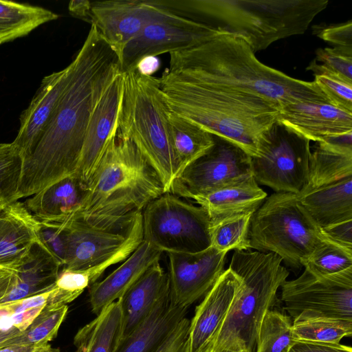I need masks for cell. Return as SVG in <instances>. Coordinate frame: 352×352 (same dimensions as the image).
<instances>
[{"instance_id":"cell-1","label":"cell","mask_w":352,"mask_h":352,"mask_svg":"<svg viewBox=\"0 0 352 352\" xmlns=\"http://www.w3.org/2000/svg\"><path fill=\"white\" fill-rule=\"evenodd\" d=\"M69 65L67 82L23 159L16 201L77 173L94 108L122 73L117 55L93 25Z\"/></svg>"},{"instance_id":"cell-2","label":"cell","mask_w":352,"mask_h":352,"mask_svg":"<svg viewBox=\"0 0 352 352\" xmlns=\"http://www.w3.org/2000/svg\"><path fill=\"white\" fill-rule=\"evenodd\" d=\"M249 43L226 32L196 47L170 53L168 70L194 81L266 98L281 106L296 101L329 102L313 82L300 80L260 62Z\"/></svg>"},{"instance_id":"cell-3","label":"cell","mask_w":352,"mask_h":352,"mask_svg":"<svg viewBox=\"0 0 352 352\" xmlns=\"http://www.w3.org/2000/svg\"><path fill=\"white\" fill-rule=\"evenodd\" d=\"M160 85L169 110L210 133L257 155L263 134L278 120L280 106L263 96L192 80L166 70Z\"/></svg>"},{"instance_id":"cell-4","label":"cell","mask_w":352,"mask_h":352,"mask_svg":"<svg viewBox=\"0 0 352 352\" xmlns=\"http://www.w3.org/2000/svg\"><path fill=\"white\" fill-rule=\"evenodd\" d=\"M160 8L243 37L254 53L302 34L328 0H153Z\"/></svg>"},{"instance_id":"cell-5","label":"cell","mask_w":352,"mask_h":352,"mask_svg":"<svg viewBox=\"0 0 352 352\" xmlns=\"http://www.w3.org/2000/svg\"><path fill=\"white\" fill-rule=\"evenodd\" d=\"M164 193L156 172L129 140L116 136L90 179L73 214L91 223L111 226L142 211Z\"/></svg>"},{"instance_id":"cell-6","label":"cell","mask_w":352,"mask_h":352,"mask_svg":"<svg viewBox=\"0 0 352 352\" xmlns=\"http://www.w3.org/2000/svg\"><path fill=\"white\" fill-rule=\"evenodd\" d=\"M166 106L158 78L135 69L124 73V93L117 136L131 141L156 172L164 193L179 174Z\"/></svg>"},{"instance_id":"cell-7","label":"cell","mask_w":352,"mask_h":352,"mask_svg":"<svg viewBox=\"0 0 352 352\" xmlns=\"http://www.w3.org/2000/svg\"><path fill=\"white\" fill-rule=\"evenodd\" d=\"M272 252L235 250L229 269L239 286L228 315L210 347L212 352L232 343H240L254 352L259 328L266 313L274 305L279 287L289 272Z\"/></svg>"},{"instance_id":"cell-8","label":"cell","mask_w":352,"mask_h":352,"mask_svg":"<svg viewBox=\"0 0 352 352\" xmlns=\"http://www.w3.org/2000/svg\"><path fill=\"white\" fill-rule=\"evenodd\" d=\"M250 248L272 252L294 270L300 260L327 240L299 201L298 195L278 192L266 197L252 214Z\"/></svg>"},{"instance_id":"cell-9","label":"cell","mask_w":352,"mask_h":352,"mask_svg":"<svg viewBox=\"0 0 352 352\" xmlns=\"http://www.w3.org/2000/svg\"><path fill=\"white\" fill-rule=\"evenodd\" d=\"M143 241L166 253H197L211 246L206 210L166 192L142 210Z\"/></svg>"},{"instance_id":"cell-10","label":"cell","mask_w":352,"mask_h":352,"mask_svg":"<svg viewBox=\"0 0 352 352\" xmlns=\"http://www.w3.org/2000/svg\"><path fill=\"white\" fill-rule=\"evenodd\" d=\"M310 141L277 120L263 135L251 170L256 182L276 192L300 195L306 186Z\"/></svg>"},{"instance_id":"cell-11","label":"cell","mask_w":352,"mask_h":352,"mask_svg":"<svg viewBox=\"0 0 352 352\" xmlns=\"http://www.w3.org/2000/svg\"><path fill=\"white\" fill-rule=\"evenodd\" d=\"M281 300L293 320L314 318L352 320V267L317 277L305 270L281 285Z\"/></svg>"},{"instance_id":"cell-12","label":"cell","mask_w":352,"mask_h":352,"mask_svg":"<svg viewBox=\"0 0 352 352\" xmlns=\"http://www.w3.org/2000/svg\"><path fill=\"white\" fill-rule=\"evenodd\" d=\"M226 32L161 8L160 13L125 47L121 59L122 71L134 70L144 57L192 48Z\"/></svg>"},{"instance_id":"cell-13","label":"cell","mask_w":352,"mask_h":352,"mask_svg":"<svg viewBox=\"0 0 352 352\" xmlns=\"http://www.w3.org/2000/svg\"><path fill=\"white\" fill-rule=\"evenodd\" d=\"M212 137V146L175 179L170 193L191 199L252 175L248 153L224 138Z\"/></svg>"},{"instance_id":"cell-14","label":"cell","mask_w":352,"mask_h":352,"mask_svg":"<svg viewBox=\"0 0 352 352\" xmlns=\"http://www.w3.org/2000/svg\"><path fill=\"white\" fill-rule=\"evenodd\" d=\"M135 214L111 226L91 223L75 215L62 221L67 244L66 261L62 269L87 268L111 256L127 239Z\"/></svg>"},{"instance_id":"cell-15","label":"cell","mask_w":352,"mask_h":352,"mask_svg":"<svg viewBox=\"0 0 352 352\" xmlns=\"http://www.w3.org/2000/svg\"><path fill=\"white\" fill-rule=\"evenodd\" d=\"M172 302L188 308L204 296L224 272L227 253L210 246L197 253H166Z\"/></svg>"},{"instance_id":"cell-16","label":"cell","mask_w":352,"mask_h":352,"mask_svg":"<svg viewBox=\"0 0 352 352\" xmlns=\"http://www.w3.org/2000/svg\"><path fill=\"white\" fill-rule=\"evenodd\" d=\"M161 11L151 0L91 1L90 24L94 26L121 64L127 45Z\"/></svg>"},{"instance_id":"cell-17","label":"cell","mask_w":352,"mask_h":352,"mask_svg":"<svg viewBox=\"0 0 352 352\" xmlns=\"http://www.w3.org/2000/svg\"><path fill=\"white\" fill-rule=\"evenodd\" d=\"M123 93L122 72L107 88L91 114L76 173L87 186L108 146L117 136Z\"/></svg>"},{"instance_id":"cell-18","label":"cell","mask_w":352,"mask_h":352,"mask_svg":"<svg viewBox=\"0 0 352 352\" xmlns=\"http://www.w3.org/2000/svg\"><path fill=\"white\" fill-rule=\"evenodd\" d=\"M278 120L295 133L316 142L352 133V112L328 102L287 103L280 107Z\"/></svg>"},{"instance_id":"cell-19","label":"cell","mask_w":352,"mask_h":352,"mask_svg":"<svg viewBox=\"0 0 352 352\" xmlns=\"http://www.w3.org/2000/svg\"><path fill=\"white\" fill-rule=\"evenodd\" d=\"M240 282L229 269L196 307L190 320L188 352H207L220 330L232 303Z\"/></svg>"},{"instance_id":"cell-20","label":"cell","mask_w":352,"mask_h":352,"mask_svg":"<svg viewBox=\"0 0 352 352\" xmlns=\"http://www.w3.org/2000/svg\"><path fill=\"white\" fill-rule=\"evenodd\" d=\"M169 292L168 273L160 261H156L118 300L122 311L120 342L144 321L160 299Z\"/></svg>"},{"instance_id":"cell-21","label":"cell","mask_w":352,"mask_h":352,"mask_svg":"<svg viewBox=\"0 0 352 352\" xmlns=\"http://www.w3.org/2000/svg\"><path fill=\"white\" fill-rule=\"evenodd\" d=\"M38 220L18 201L0 212V267L13 270L28 255L37 236Z\"/></svg>"},{"instance_id":"cell-22","label":"cell","mask_w":352,"mask_h":352,"mask_svg":"<svg viewBox=\"0 0 352 352\" xmlns=\"http://www.w3.org/2000/svg\"><path fill=\"white\" fill-rule=\"evenodd\" d=\"M162 254L143 241L118 268L90 286L92 311L97 316L118 300L150 266L160 261Z\"/></svg>"},{"instance_id":"cell-23","label":"cell","mask_w":352,"mask_h":352,"mask_svg":"<svg viewBox=\"0 0 352 352\" xmlns=\"http://www.w3.org/2000/svg\"><path fill=\"white\" fill-rule=\"evenodd\" d=\"M70 73V65L45 76L29 106L21 113L18 134L12 142L23 159L49 120L63 91Z\"/></svg>"},{"instance_id":"cell-24","label":"cell","mask_w":352,"mask_h":352,"mask_svg":"<svg viewBox=\"0 0 352 352\" xmlns=\"http://www.w3.org/2000/svg\"><path fill=\"white\" fill-rule=\"evenodd\" d=\"M266 197L267 193L250 175L191 199L206 210L212 223L230 216L254 213Z\"/></svg>"},{"instance_id":"cell-25","label":"cell","mask_w":352,"mask_h":352,"mask_svg":"<svg viewBox=\"0 0 352 352\" xmlns=\"http://www.w3.org/2000/svg\"><path fill=\"white\" fill-rule=\"evenodd\" d=\"M186 311L187 308L172 302L169 292L144 321L119 342L114 352H155L186 317Z\"/></svg>"},{"instance_id":"cell-26","label":"cell","mask_w":352,"mask_h":352,"mask_svg":"<svg viewBox=\"0 0 352 352\" xmlns=\"http://www.w3.org/2000/svg\"><path fill=\"white\" fill-rule=\"evenodd\" d=\"M60 265L38 240L28 255L12 271V287L0 304L21 300L46 292L55 285Z\"/></svg>"},{"instance_id":"cell-27","label":"cell","mask_w":352,"mask_h":352,"mask_svg":"<svg viewBox=\"0 0 352 352\" xmlns=\"http://www.w3.org/2000/svg\"><path fill=\"white\" fill-rule=\"evenodd\" d=\"M352 176V133L318 142L311 152L308 182L300 194Z\"/></svg>"},{"instance_id":"cell-28","label":"cell","mask_w":352,"mask_h":352,"mask_svg":"<svg viewBox=\"0 0 352 352\" xmlns=\"http://www.w3.org/2000/svg\"><path fill=\"white\" fill-rule=\"evenodd\" d=\"M87 190V185L74 174L32 195L24 205L38 220L62 222L78 210Z\"/></svg>"},{"instance_id":"cell-29","label":"cell","mask_w":352,"mask_h":352,"mask_svg":"<svg viewBox=\"0 0 352 352\" xmlns=\"http://www.w3.org/2000/svg\"><path fill=\"white\" fill-rule=\"evenodd\" d=\"M298 197L321 229L352 220V176L298 195Z\"/></svg>"},{"instance_id":"cell-30","label":"cell","mask_w":352,"mask_h":352,"mask_svg":"<svg viewBox=\"0 0 352 352\" xmlns=\"http://www.w3.org/2000/svg\"><path fill=\"white\" fill-rule=\"evenodd\" d=\"M121 331L122 311L116 300L78 331L74 344L79 352H114Z\"/></svg>"},{"instance_id":"cell-31","label":"cell","mask_w":352,"mask_h":352,"mask_svg":"<svg viewBox=\"0 0 352 352\" xmlns=\"http://www.w3.org/2000/svg\"><path fill=\"white\" fill-rule=\"evenodd\" d=\"M168 122L171 143L178 164L179 175L212 146L213 137L198 124L170 110Z\"/></svg>"},{"instance_id":"cell-32","label":"cell","mask_w":352,"mask_h":352,"mask_svg":"<svg viewBox=\"0 0 352 352\" xmlns=\"http://www.w3.org/2000/svg\"><path fill=\"white\" fill-rule=\"evenodd\" d=\"M58 18V14L42 7L0 0V45Z\"/></svg>"},{"instance_id":"cell-33","label":"cell","mask_w":352,"mask_h":352,"mask_svg":"<svg viewBox=\"0 0 352 352\" xmlns=\"http://www.w3.org/2000/svg\"><path fill=\"white\" fill-rule=\"evenodd\" d=\"M67 310V305H45L24 331L8 340L6 346L24 345L37 347L48 344L56 336Z\"/></svg>"},{"instance_id":"cell-34","label":"cell","mask_w":352,"mask_h":352,"mask_svg":"<svg viewBox=\"0 0 352 352\" xmlns=\"http://www.w3.org/2000/svg\"><path fill=\"white\" fill-rule=\"evenodd\" d=\"M295 342H312L338 344L352 334V320L314 318L292 321Z\"/></svg>"},{"instance_id":"cell-35","label":"cell","mask_w":352,"mask_h":352,"mask_svg":"<svg viewBox=\"0 0 352 352\" xmlns=\"http://www.w3.org/2000/svg\"><path fill=\"white\" fill-rule=\"evenodd\" d=\"M253 213L230 216L212 222L210 226L211 246L220 252L234 250H250L249 228Z\"/></svg>"},{"instance_id":"cell-36","label":"cell","mask_w":352,"mask_h":352,"mask_svg":"<svg viewBox=\"0 0 352 352\" xmlns=\"http://www.w3.org/2000/svg\"><path fill=\"white\" fill-rule=\"evenodd\" d=\"M292 319L276 310H269L259 328L254 352H289L295 342Z\"/></svg>"},{"instance_id":"cell-37","label":"cell","mask_w":352,"mask_h":352,"mask_svg":"<svg viewBox=\"0 0 352 352\" xmlns=\"http://www.w3.org/2000/svg\"><path fill=\"white\" fill-rule=\"evenodd\" d=\"M300 263L315 276L331 275L352 267V250L326 240L303 257Z\"/></svg>"},{"instance_id":"cell-38","label":"cell","mask_w":352,"mask_h":352,"mask_svg":"<svg viewBox=\"0 0 352 352\" xmlns=\"http://www.w3.org/2000/svg\"><path fill=\"white\" fill-rule=\"evenodd\" d=\"M126 257L125 251L120 248L95 265L76 270L61 269L54 286L74 300L85 288L95 283L108 267L123 261Z\"/></svg>"},{"instance_id":"cell-39","label":"cell","mask_w":352,"mask_h":352,"mask_svg":"<svg viewBox=\"0 0 352 352\" xmlns=\"http://www.w3.org/2000/svg\"><path fill=\"white\" fill-rule=\"evenodd\" d=\"M306 69L314 74V82L332 104L352 112V82L318 64L316 59L311 61Z\"/></svg>"},{"instance_id":"cell-40","label":"cell","mask_w":352,"mask_h":352,"mask_svg":"<svg viewBox=\"0 0 352 352\" xmlns=\"http://www.w3.org/2000/svg\"><path fill=\"white\" fill-rule=\"evenodd\" d=\"M23 157L13 143H0V202L16 201Z\"/></svg>"},{"instance_id":"cell-41","label":"cell","mask_w":352,"mask_h":352,"mask_svg":"<svg viewBox=\"0 0 352 352\" xmlns=\"http://www.w3.org/2000/svg\"><path fill=\"white\" fill-rule=\"evenodd\" d=\"M37 236L62 269L65 264L67 256L66 237L63 222L38 220Z\"/></svg>"},{"instance_id":"cell-42","label":"cell","mask_w":352,"mask_h":352,"mask_svg":"<svg viewBox=\"0 0 352 352\" xmlns=\"http://www.w3.org/2000/svg\"><path fill=\"white\" fill-rule=\"evenodd\" d=\"M313 28V34L352 55V21L338 24H320Z\"/></svg>"},{"instance_id":"cell-43","label":"cell","mask_w":352,"mask_h":352,"mask_svg":"<svg viewBox=\"0 0 352 352\" xmlns=\"http://www.w3.org/2000/svg\"><path fill=\"white\" fill-rule=\"evenodd\" d=\"M316 55V61L352 82V55L337 47L318 48Z\"/></svg>"},{"instance_id":"cell-44","label":"cell","mask_w":352,"mask_h":352,"mask_svg":"<svg viewBox=\"0 0 352 352\" xmlns=\"http://www.w3.org/2000/svg\"><path fill=\"white\" fill-rule=\"evenodd\" d=\"M189 326L185 317L155 352H188Z\"/></svg>"},{"instance_id":"cell-45","label":"cell","mask_w":352,"mask_h":352,"mask_svg":"<svg viewBox=\"0 0 352 352\" xmlns=\"http://www.w3.org/2000/svg\"><path fill=\"white\" fill-rule=\"evenodd\" d=\"M322 230L327 240L352 250V220L331 226Z\"/></svg>"},{"instance_id":"cell-46","label":"cell","mask_w":352,"mask_h":352,"mask_svg":"<svg viewBox=\"0 0 352 352\" xmlns=\"http://www.w3.org/2000/svg\"><path fill=\"white\" fill-rule=\"evenodd\" d=\"M289 352H352L351 346L332 343L295 342Z\"/></svg>"},{"instance_id":"cell-47","label":"cell","mask_w":352,"mask_h":352,"mask_svg":"<svg viewBox=\"0 0 352 352\" xmlns=\"http://www.w3.org/2000/svg\"><path fill=\"white\" fill-rule=\"evenodd\" d=\"M45 306L31 309L20 314L9 316L11 324L17 328L20 331H24L32 323Z\"/></svg>"},{"instance_id":"cell-48","label":"cell","mask_w":352,"mask_h":352,"mask_svg":"<svg viewBox=\"0 0 352 352\" xmlns=\"http://www.w3.org/2000/svg\"><path fill=\"white\" fill-rule=\"evenodd\" d=\"M91 1L88 0H72L69 3V12L74 17L90 23Z\"/></svg>"},{"instance_id":"cell-49","label":"cell","mask_w":352,"mask_h":352,"mask_svg":"<svg viewBox=\"0 0 352 352\" xmlns=\"http://www.w3.org/2000/svg\"><path fill=\"white\" fill-rule=\"evenodd\" d=\"M160 67V61L157 56H150L142 58L137 63L135 69L140 74L153 76Z\"/></svg>"},{"instance_id":"cell-50","label":"cell","mask_w":352,"mask_h":352,"mask_svg":"<svg viewBox=\"0 0 352 352\" xmlns=\"http://www.w3.org/2000/svg\"><path fill=\"white\" fill-rule=\"evenodd\" d=\"M14 278V274L12 270L0 267V302L10 292Z\"/></svg>"},{"instance_id":"cell-51","label":"cell","mask_w":352,"mask_h":352,"mask_svg":"<svg viewBox=\"0 0 352 352\" xmlns=\"http://www.w3.org/2000/svg\"><path fill=\"white\" fill-rule=\"evenodd\" d=\"M21 331L12 326L0 331V349L5 347L6 342L11 338L18 336Z\"/></svg>"},{"instance_id":"cell-52","label":"cell","mask_w":352,"mask_h":352,"mask_svg":"<svg viewBox=\"0 0 352 352\" xmlns=\"http://www.w3.org/2000/svg\"><path fill=\"white\" fill-rule=\"evenodd\" d=\"M212 352H250L244 345L240 343H232L226 346L218 349Z\"/></svg>"},{"instance_id":"cell-53","label":"cell","mask_w":352,"mask_h":352,"mask_svg":"<svg viewBox=\"0 0 352 352\" xmlns=\"http://www.w3.org/2000/svg\"><path fill=\"white\" fill-rule=\"evenodd\" d=\"M36 347L24 345H10L0 349V352H32Z\"/></svg>"},{"instance_id":"cell-54","label":"cell","mask_w":352,"mask_h":352,"mask_svg":"<svg viewBox=\"0 0 352 352\" xmlns=\"http://www.w3.org/2000/svg\"><path fill=\"white\" fill-rule=\"evenodd\" d=\"M32 352H60L58 349L52 348L50 344H47L36 347Z\"/></svg>"},{"instance_id":"cell-55","label":"cell","mask_w":352,"mask_h":352,"mask_svg":"<svg viewBox=\"0 0 352 352\" xmlns=\"http://www.w3.org/2000/svg\"><path fill=\"white\" fill-rule=\"evenodd\" d=\"M6 205H7V204H6L1 203V202H0V212H1V210L3 209V208L5 206H6Z\"/></svg>"},{"instance_id":"cell-56","label":"cell","mask_w":352,"mask_h":352,"mask_svg":"<svg viewBox=\"0 0 352 352\" xmlns=\"http://www.w3.org/2000/svg\"><path fill=\"white\" fill-rule=\"evenodd\" d=\"M1 329H1V325H0V331H1Z\"/></svg>"},{"instance_id":"cell-57","label":"cell","mask_w":352,"mask_h":352,"mask_svg":"<svg viewBox=\"0 0 352 352\" xmlns=\"http://www.w3.org/2000/svg\"><path fill=\"white\" fill-rule=\"evenodd\" d=\"M75 352H79V351L76 350Z\"/></svg>"}]
</instances>
